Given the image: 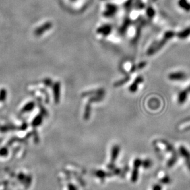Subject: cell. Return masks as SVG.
<instances>
[{
    "mask_svg": "<svg viewBox=\"0 0 190 190\" xmlns=\"http://www.w3.org/2000/svg\"><path fill=\"white\" fill-rule=\"evenodd\" d=\"M115 12V7L114 6H111L109 7L107 11L104 13V15L106 16V17H110V16H112Z\"/></svg>",
    "mask_w": 190,
    "mask_h": 190,
    "instance_id": "obj_5",
    "label": "cell"
},
{
    "mask_svg": "<svg viewBox=\"0 0 190 190\" xmlns=\"http://www.w3.org/2000/svg\"><path fill=\"white\" fill-rule=\"evenodd\" d=\"M152 190H162V187H160L159 185H156L154 186L153 188H152Z\"/></svg>",
    "mask_w": 190,
    "mask_h": 190,
    "instance_id": "obj_8",
    "label": "cell"
},
{
    "mask_svg": "<svg viewBox=\"0 0 190 190\" xmlns=\"http://www.w3.org/2000/svg\"><path fill=\"white\" fill-rule=\"evenodd\" d=\"M61 85L59 82H56L54 85L53 87V93L54 98H55V101L56 103H59L60 100V93H61Z\"/></svg>",
    "mask_w": 190,
    "mask_h": 190,
    "instance_id": "obj_2",
    "label": "cell"
},
{
    "mask_svg": "<svg viewBox=\"0 0 190 190\" xmlns=\"http://www.w3.org/2000/svg\"><path fill=\"white\" fill-rule=\"evenodd\" d=\"M7 148H2L0 150V156H5L7 154Z\"/></svg>",
    "mask_w": 190,
    "mask_h": 190,
    "instance_id": "obj_7",
    "label": "cell"
},
{
    "mask_svg": "<svg viewBox=\"0 0 190 190\" xmlns=\"http://www.w3.org/2000/svg\"><path fill=\"white\" fill-rule=\"evenodd\" d=\"M129 77H127L125 78H123V79H122L121 80H120V81H118V82H116V83L114 84V86H118L122 85V84H123L124 83H126V82L128 80H129Z\"/></svg>",
    "mask_w": 190,
    "mask_h": 190,
    "instance_id": "obj_6",
    "label": "cell"
},
{
    "mask_svg": "<svg viewBox=\"0 0 190 190\" xmlns=\"http://www.w3.org/2000/svg\"><path fill=\"white\" fill-rule=\"evenodd\" d=\"M142 82H143V78L141 77H139L137 78H136L135 81L131 84V85L129 87V90L132 93L137 92V88H138V84H140Z\"/></svg>",
    "mask_w": 190,
    "mask_h": 190,
    "instance_id": "obj_4",
    "label": "cell"
},
{
    "mask_svg": "<svg viewBox=\"0 0 190 190\" xmlns=\"http://www.w3.org/2000/svg\"><path fill=\"white\" fill-rule=\"evenodd\" d=\"M111 31H112V27L109 25H104V26L98 28L97 30L98 34H102L103 36H107L109 35L111 33Z\"/></svg>",
    "mask_w": 190,
    "mask_h": 190,
    "instance_id": "obj_3",
    "label": "cell"
},
{
    "mask_svg": "<svg viewBox=\"0 0 190 190\" xmlns=\"http://www.w3.org/2000/svg\"><path fill=\"white\" fill-rule=\"evenodd\" d=\"M24 175L22 174V173H20V174L19 175V176H18V179H19V180H20V181H23L24 180Z\"/></svg>",
    "mask_w": 190,
    "mask_h": 190,
    "instance_id": "obj_9",
    "label": "cell"
},
{
    "mask_svg": "<svg viewBox=\"0 0 190 190\" xmlns=\"http://www.w3.org/2000/svg\"><path fill=\"white\" fill-rule=\"evenodd\" d=\"M180 156L185 160V164L190 170V152L183 146H181L179 148Z\"/></svg>",
    "mask_w": 190,
    "mask_h": 190,
    "instance_id": "obj_1",
    "label": "cell"
}]
</instances>
